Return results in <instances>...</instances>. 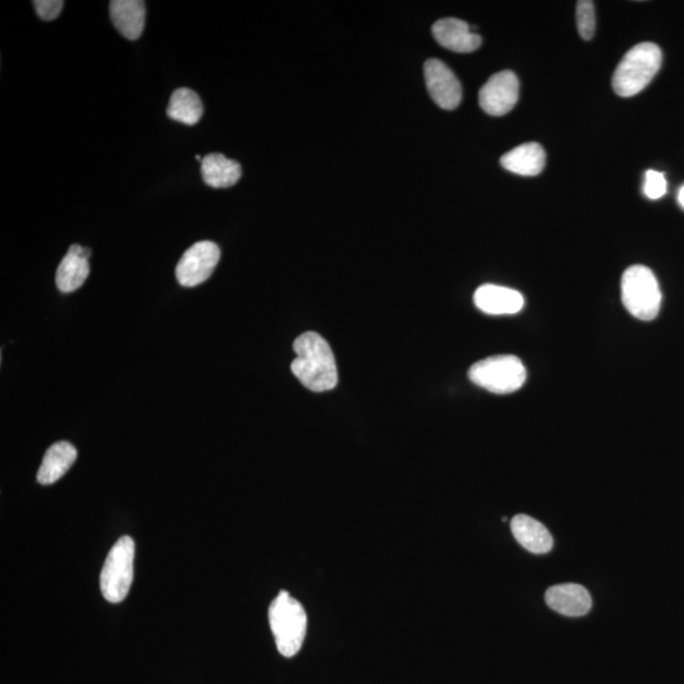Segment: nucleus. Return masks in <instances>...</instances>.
I'll use <instances>...</instances> for the list:
<instances>
[{
  "instance_id": "obj_1",
  "label": "nucleus",
  "mask_w": 684,
  "mask_h": 684,
  "mask_svg": "<svg viewBox=\"0 0 684 684\" xmlns=\"http://www.w3.org/2000/svg\"><path fill=\"white\" fill-rule=\"evenodd\" d=\"M292 372L304 387L312 392H326L334 389L339 380L334 353L321 335L306 332L294 341Z\"/></svg>"
},
{
  "instance_id": "obj_2",
  "label": "nucleus",
  "mask_w": 684,
  "mask_h": 684,
  "mask_svg": "<svg viewBox=\"0 0 684 684\" xmlns=\"http://www.w3.org/2000/svg\"><path fill=\"white\" fill-rule=\"evenodd\" d=\"M269 624L280 654L292 658L301 650L307 634V614L302 603L287 591L279 593L269 607Z\"/></svg>"
},
{
  "instance_id": "obj_3",
  "label": "nucleus",
  "mask_w": 684,
  "mask_h": 684,
  "mask_svg": "<svg viewBox=\"0 0 684 684\" xmlns=\"http://www.w3.org/2000/svg\"><path fill=\"white\" fill-rule=\"evenodd\" d=\"M662 65V51L652 42L633 47L617 65L612 87L620 97H634L644 90Z\"/></svg>"
},
{
  "instance_id": "obj_4",
  "label": "nucleus",
  "mask_w": 684,
  "mask_h": 684,
  "mask_svg": "<svg viewBox=\"0 0 684 684\" xmlns=\"http://www.w3.org/2000/svg\"><path fill=\"white\" fill-rule=\"evenodd\" d=\"M622 303L631 316L652 321L659 315L662 292L654 273L644 265L630 266L621 279Z\"/></svg>"
},
{
  "instance_id": "obj_5",
  "label": "nucleus",
  "mask_w": 684,
  "mask_h": 684,
  "mask_svg": "<svg viewBox=\"0 0 684 684\" xmlns=\"http://www.w3.org/2000/svg\"><path fill=\"white\" fill-rule=\"evenodd\" d=\"M468 375L475 386L496 394L519 391L527 378L524 363L515 355H496L478 361Z\"/></svg>"
},
{
  "instance_id": "obj_6",
  "label": "nucleus",
  "mask_w": 684,
  "mask_h": 684,
  "mask_svg": "<svg viewBox=\"0 0 684 684\" xmlns=\"http://www.w3.org/2000/svg\"><path fill=\"white\" fill-rule=\"evenodd\" d=\"M133 560H135V541L131 536H122L109 551L101 573V591L108 602H122L130 592L133 581Z\"/></svg>"
},
{
  "instance_id": "obj_7",
  "label": "nucleus",
  "mask_w": 684,
  "mask_h": 684,
  "mask_svg": "<svg viewBox=\"0 0 684 684\" xmlns=\"http://www.w3.org/2000/svg\"><path fill=\"white\" fill-rule=\"evenodd\" d=\"M221 250L215 242L199 241L185 251L175 275L182 287L193 288L206 282L220 263Z\"/></svg>"
},
{
  "instance_id": "obj_8",
  "label": "nucleus",
  "mask_w": 684,
  "mask_h": 684,
  "mask_svg": "<svg viewBox=\"0 0 684 684\" xmlns=\"http://www.w3.org/2000/svg\"><path fill=\"white\" fill-rule=\"evenodd\" d=\"M520 83L513 71L505 70L489 78L479 92V104L494 117L505 116L519 101Z\"/></svg>"
},
{
  "instance_id": "obj_9",
  "label": "nucleus",
  "mask_w": 684,
  "mask_h": 684,
  "mask_svg": "<svg viewBox=\"0 0 684 684\" xmlns=\"http://www.w3.org/2000/svg\"><path fill=\"white\" fill-rule=\"evenodd\" d=\"M427 90L440 108L453 111L463 98L462 84L443 61L430 59L425 64Z\"/></svg>"
},
{
  "instance_id": "obj_10",
  "label": "nucleus",
  "mask_w": 684,
  "mask_h": 684,
  "mask_svg": "<svg viewBox=\"0 0 684 684\" xmlns=\"http://www.w3.org/2000/svg\"><path fill=\"white\" fill-rule=\"evenodd\" d=\"M475 306L487 315H516L525 306V298L516 289L484 284L474 293Z\"/></svg>"
},
{
  "instance_id": "obj_11",
  "label": "nucleus",
  "mask_w": 684,
  "mask_h": 684,
  "mask_svg": "<svg viewBox=\"0 0 684 684\" xmlns=\"http://www.w3.org/2000/svg\"><path fill=\"white\" fill-rule=\"evenodd\" d=\"M432 35L445 49L459 54H469L482 45V37L473 32L462 19H440L432 26Z\"/></svg>"
},
{
  "instance_id": "obj_12",
  "label": "nucleus",
  "mask_w": 684,
  "mask_h": 684,
  "mask_svg": "<svg viewBox=\"0 0 684 684\" xmlns=\"http://www.w3.org/2000/svg\"><path fill=\"white\" fill-rule=\"evenodd\" d=\"M545 602L551 610L569 617L587 615L592 607V598L587 589L574 583L550 587L545 593Z\"/></svg>"
},
{
  "instance_id": "obj_13",
  "label": "nucleus",
  "mask_w": 684,
  "mask_h": 684,
  "mask_svg": "<svg viewBox=\"0 0 684 684\" xmlns=\"http://www.w3.org/2000/svg\"><path fill=\"white\" fill-rule=\"evenodd\" d=\"M92 251L80 245L70 246L56 272V285L60 292L78 291L90 273L89 258Z\"/></svg>"
},
{
  "instance_id": "obj_14",
  "label": "nucleus",
  "mask_w": 684,
  "mask_h": 684,
  "mask_svg": "<svg viewBox=\"0 0 684 684\" xmlns=\"http://www.w3.org/2000/svg\"><path fill=\"white\" fill-rule=\"evenodd\" d=\"M113 26L127 40L136 41L142 35L146 21V4L142 0H113L109 3Z\"/></svg>"
},
{
  "instance_id": "obj_15",
  "label": "nucleus",
  "mask_w": 684,
  "mask_h": 684,
  "mask_svg": "<svg viewBox=\"0 0 684 684\" xmlns=\"http://www.w3.org/2000/svg\"><path fill=\"white\" fill-rule=\"evenodd\" d=\"M511 531L517 543L532 554H546L553 549L554 540L540 521L527 515H517L511 520Z\"/></svg>"
},
{
  "instance_id": "obj_16",
  "label": "nucleus",
  "mask_w": 684,
  "mask_h": 684,
  "mask_svg": "<svg viewBox=\"0 0 684 684\" xmlns=\"http://www.w3.org/2000/svg\"><path fill=\"white\" fill-rule=\"evenodd\" d=\"M78 458V451L68 441L51 445L38 469L37 481L42 486H50L63 478Z\"/></svg>"
},
{
  "instance_id": "obj_17",
  "label": "nucleus",
  "mask_w": 684,
  "mask_h": 684,
  "mask_svg": "<svg viewBox=\"0 0 684 684\" xmlns=\"http://www.w3.org/2000/svg\"><path fill=\"white\" fill-rule=\"evenodd\" d=\"M546 155L543 146L536 142L515 147L501 158L503 168L522 177H536L544 170Z\"/></svg>"
},
{
  "instance_id": "obj_18",
  "label": "nucleus",
  "mask_w": 684,
  "mask_h": 684,
  "mask_svg": "<svg viewBox=\"0 0 684 684\" xmlns=\"http://www.w3.org/2000/svg\"><path fill=\"white\" fill-rule=\"evenodd\" d=\"M202 177L211 188H230L241 178V166L222 154L207 155L202 160Z\"/></svg>"
},
{
  "instance_id": "obj_19",
  "label": "nucleus",
  "mask_w": 684,
  "mask_h": 684,
  "mask_svg": "<svg viewBox=\"0 0 684 684\" xmlns=\"http://www.w3.org/2000/svg\"><path fill=\"white\" fill-rule=\"evenodd\" d=\"M166 113L171 120L194 126L203 116V103L194 90L179 88L171 95Z\"/></svg>"
},
{
  "instance_id": "obj_20",
  "label": "nucleus",
  "mask_w": 684,
  "mask_h": 684,
  "mask_svg": "<svg viewBox=\"0 0 684 684\" xmlns=\"http://www.w3.org/2000/svg\"><path fill=\"white\" fill-rule=\"evenodd\" d=\"M577 23L579 35L583 40H592L596 31L595 4L591 0H581L577 4Z\"/></svg>"
},
{
  "instance_id": "obj_21",
  "label": "nucleus",
  "mask_w": 684,
  "mask_h": 684,
  "mask_svg": "<svg viewBox=\"0 0 684 684\" xmlns=\"http://www.w3.org/2000/svg\"><path fill=\"white\" fill-rule=\"evenodd\" d=\"M668 184L664 174L657 170H648L644 179V194L649 199H660L667 193Z\"/></svg>"
},
{
  "instance_id": "obj_22",
  "label": "nucleus",
  "mask_w": 684,
  "mask_h": 684,
  "mask_svg": "<svg viewBox=\"0 0 684 684\" xmlns=\"http://www.w3.org/2000/svg\"><path fill=\"white\" fill-rule=\"evenodd\" d=\"M35 6L38 17L42 21H54L60 16L61 11H63L64 2L63 0H36L33 2Z\"/></svg>"
},
{
  "instance_id": "obj_23",
  "label": "nucleus",
  "mask_w": 684,
  "mask_h": 684,
  "mask_svg": "<svg viewBox=\"0 0 684 684\" xmlns=\"http://www.w3.org/2000/svg\"><path fill=\"white\" fill-rule=\"evenodd\" d=\"M678 203L681 204L682 208L684 209V185L681 189H679Z\"/></svg>"
},
{
  "instance_id": "obj_24",
  "label": "nucleus",
  "mask_w": 684,
  "mask_h": 684,
  "mask_svg": "<svg viewBox=\"0 0 684 684\" xmlns=\"http://www.w3.org/2000/svg\"><path fill=\"white\" fill-rule=\"evenodd\" d=\"M196 160L202 161L203 159H201V156L197 155V156H196Z\"/></svg>"
}]
</instances>
